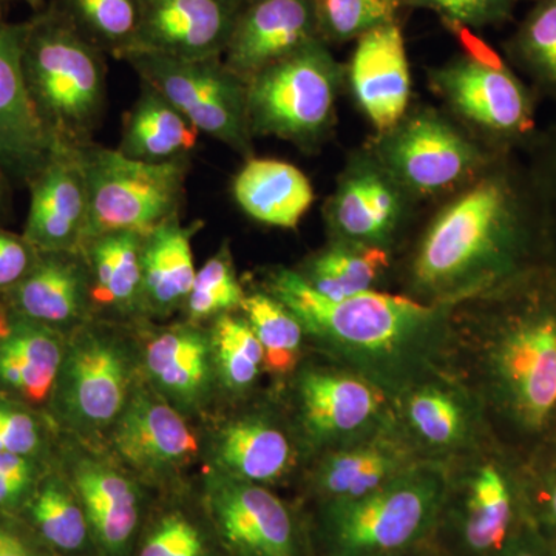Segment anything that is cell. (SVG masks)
<instances>
[{
    "label": "cell",
    "mask_w": 556,
    "mask_h": 556,
    "mask_svg": "<svg viewBox=\"0 0 556 556\" xmlns=\"http://www.w3.org/2000/svg\"><path fill=\"white\" fill-rule=\"evenodd\" d=\"M521 492L496 441L448 466L434 544L445 556H495L521 527Z\"/></svg>",
    "instance_id": "obj_9"
},
{
    "label": "cell",
    "mask_w": 556,
    "mask_h": 556,
    "mask_svg": "<svg viewBox=\"0 0 556 556\" xmlns=\"http://www.w3.org/2000/svg\"><path fill=\"white\" fill-rule=\"evenodd\" d=\"M548 547H551V551L554 552V555L556 556V530L555 532H552V540L551 543H548Z\"/></svg>",
    "instance_id": "obj_53"
},
{
    "label": "cell",
    "mask_w": 556,
    "mask_h": 556,
    "mask_svg": "<svg viewBox=\"0 0 556 556\" xmlns=\"http://www.w3.org/2000/svg\"><path fill=\"white\" fill-rule=\"evenodd\" d=\"M199 225L178 218L152 230L142 241V308L167 314L185 305L195 280L192 239Z\"/></svg>",
    "instance_id": "obj_30"
},
{
    "label": "cell",
    "mask_w": 556,
    "mask_h": 556,
    "mask_svg": "<svg viewBox=\"0 0 556 556\" xmlns=\"http://www.w3.org/2000/svg\"><path fill=\"white\" fill-rule=\"evenodd\" d=\"M54 464L75 489L90 530L102 546L112 554L123 552L139 519V493L134 481L100 457L65 453L64 463Z\"/></svg>",
    "instance_id": "obj_26"
},
{
    "label": "cell",
    "mask_w": 556,
    "mask_h": 556,
    "mask_svg": "<svg viewBox=\"0 0 556 556\" xmlns=\"http://www.w3.org/2000/svg\"><path fill=\"white\" fill-rule=\"evenodd\" d=\"M139 556H204L203 536L189 518L174 511L153 527Z\"/></svg>",
    "instance_id": "obj_44"
},
{
    "label": "cell",
    "mask_w": 556,
    "mask_h": 556,
    "mask_svg": "<svg viewBox=\"0 0 556 556\" xmlns=\"http://www.w3.org/2000/svg\"><path fill=\"white\" fill-rule=\"evenodd\" d=\"M28 189L25 240L42 252H79L89 223V186L80 150L56 149Z\"/></svg>",
    "instance_id": "obj_21"
},
{
    "label": "cell",
    "mask_w": 556,
    "mask_h": 556,
    "mask_svg": "<svg viewBox=\"0 0 556 556\" xmlns=\"http://www.w3.org/2000/svg\"><path fill=\"white\" fill-rule=\"evenodd\" d=\"M391 420L420 463L448 467L496 441L484 402L448 367L391 399Z\"/></svg>",
    "instance_id": "obj_10"
},
{
    "label": "cell",
    "mask_w": 556,
    "mask_h": 556,
    "mask_svg": "<svg viewBox=\"0 0 556 556\" xmlns=\"http://www.w3.org/2000/svg\"><path fill=\"white\" fill-rule=\"evenodd\" d=\"M240 311L263 348L265 372L281 380L291 378L306 357L308 343L299 318L265 289L247 292Z\"/></svg>",
    "instance_id": "obj_35"
},
{
    "label": "cell",
    "mask_w": 556,
    "mask_h": 556,
    "mask_svg": "<svg viewBox=\"0 0 556 556\" xmlns=\"http://www.w3.org/2000/svg\"><path fill=\"white\" fill-rule=\"evenodd\" d=\"M13 321L14 313L10 308L9 300H7L5 294H0V340L9 334Z\"/></svg>",
    "instance_id": "obj_50"
},
{
    "label": "cell",
    "mask_w": 556,
    "mask_h": 556,
    "mask_svg": "<svg viewBox=\"0 0 556 556\" xmlns=\"http://www.w3.org/2000/svg\"><path fill=\"white\" fill-rule=\"evenodd\" d=\"M515 54L533 87L556 100V0H541L527 17Z\"/></svg>",
    "instance_id": "obj_38"
},
{
    "label": "cell",
    "mask_w": 556,
    "mask_h": 556,
    "mask_svg": "<svg viewBox=\"0 0 556 556\" xmlns=\"http://www.w3.org/2000/svg\"><path fill=\"white\" fill-rule=\"evenodd\" d=\"M448 467L420 463L367 495L317 504L320 556H404L437 533Z\"/></svg>",
    "instance_id": "obj_4"
},
{
    "label": "cell",
    "mask_w": 556,
    "mask_h": 556,
    "mask_svg": "<svg viewBox=\"0 0 556 556\" xmlns=\"http://www.w3.org/2000/svg\"><path fill=\"white\" fill-rule=\"evenodd\" d=\"M149 84L199 129L244 159H252L247 83L226 67L222 58L177 60L134 53L124 58Z\"/></svg>",
    "instance_id": "obj_12"
},
{
    "label": "cell",
    "mask_w": 556,
    "mask_h": 556,
    "mask_svg": "<svg viewBox=\"0 0 556 556\" xmlns=\"http://www.w3.org/2000/svg\"><path fill=\"white\" fill-rule=\"evenodd\" d=\"M113 448L139 473H169L199 453V442L179 409L155 390H131L113 424Z\"/></svg>",
    "instance_id": "obj_23"
},
{
    "label": "cell",
    "mask_w": 556,
    "mask_h": 556,
    "mask_svg": "<svg viewBox=\"0 0 556 556\" xmlns=\"http://www.w3.org/2000/svg\"><path fill=\"white\" fill-rule=\"evenodd\" d=\"M104 54L54 5L25 22V80L58 149L91 144L105 108Z\"/></svg>",
    "instance_id": "obj_5"
},
{
    "label": "cell",
    "mask_w": 556,
    "mask_h": 556,
    "mask_svg": "<svg viewBox=\"0 0 556 556\" xmlns=\"http://www.w3.org/2000/svg\"><path fill=\"white\" fill-rule=\"evenodd\" d=\"M144 364L153 390L177 409L201 407L217 379L211 338L193 325L153 336Z\"/></svg>",
    "instance_id": "obj_28"
},
{
    "label": "cell",
    "mask_w": 556,
    "mask_h": 556,
    "mask_svg": "<svg viewBox=\"0 0 556 556\" xmlns=\"http://www.w3.org/2000/svg\"><path fill=\"white\" fill-rule=\"evenodd\" d=\"M317 39L313 0H247L237 13L222 60L248 83Z\"/></svg>",
    "instance_id": "obj_22"
},
{
    "label": "cell",
    "mask_w": 556,
    "mask_h": 556,
    "mask_svg": "<svg viewBox=\"0 0 556 556\" xmlns=\"http://www.w3.org/2000/svg\"><path fill=\"white\" fill-rule=\"evenodd\" d=\"M244 295L247 292L237 277L232 255L225 244L197 270L185 305L190 320L201 321L240 311Z\"/></svg>",
    "instance_id": "obj_40"
},
{
    "label": "cell",
    "mask_w": 556,
    "mask_h": 556,
    "mask_svg": "<svg viewBox=\"0 0 556 556\" xmlns=\"http://www.w3.org/2000/svg\"><path fill=\"white\" fill-rule=\"evenodd\" d=\"M241 211L280 229H295L314 203L313 185L299 167L273 159H249L232 182Z\"/></svg>",
    "instance_id": "obj_29"
},
{
    "label": "cell",
    "mask_w": 556,
    "mask_h": 556,
    "mask_svg": "<svg viewBox=\"0 0 556 556\" xmlns=\"http://www.w3.org/2000/svg\"><path fill=\"white\" fill-rule=\"evenodd\" d=\"M532 283L457 305L447 367L482 399L492 430L540 437L556 420V292Z\"/></svg>",
    "instance_id": "obj_2"
},
{
    "label": "cell",
    "mask_w": 556,
    "mask_h": 556,
    "mask_svg": "<svg viewBox=\"0 0 556 556\" xmlns=\"http://www.w3.org/2000/svg\"><path fill=\"white\" fill-rule=\"evenodd\" d=\"M0 556H51V551L20 517L0 515Z\"/></svg>",
    "instance_id": "obj_47"
},
{
    "label": "cell",
    "mask_w": 556,
    "mask_h": 556,
    "mask_svg": "<svg viewBox=\"0 0 556 556\" xmlns=\"http://www.w3.org/2000/svg\"><path fill=\"white\" fill-rule=\"evenodd\" d=\"M130 361L123 345L97 329L67 338L64 361L46 413L58 428L93 433L108 428L131 393Z\"/></svg>",
    "instance_id": "obj_13"
},
{
    "label": "cell",
    "mask_w": 556,
    "mask_h": 556,
    "mask_svg": "<svg viewBox=\"0 0 556 556\" xmlns=\"http://www.w3.org/2000/svg\"><path fill=\"white\" fill-rule=\"evenodd\" d=\"M79 150L89 186L86 241L119 230L146 237L179 217L188 159L148 163L93 142Z\"/></svg>",
    "instance_id": "obj_8"
},
{
    "label": "cell",
    "mask_w": 556,
    "mask_h": 556,
    "mask_svg": "<svg viewBox=\"0 0 556 556\" xmlns=\"http://www.w3.org/2000/svg\"><path fill=\"white\" fill-rule=\"evenodd\" d=\"M369 152L412 199L464 188L495 156L431 108L408 110Z\"/></svg>",
    "instance_id": "obj_11"
},
{
    "label": "cell",
    "mask_w": 556,
    "mask_h": 556,
    "mask_svg": "<svg viewBox=\"0 0 556 556\" xmlns=\"http://www.w3.org/2000/svg\"><path fill=\"white\" fill-rule=\"evenodd\" d=\"M208 508L236 556H305L299 519L269 486L212 475Z\"/></svg>",
    "instance_id": "obj_16"
},
{
    "label": "cell",
    "mask_w": 556,
    "mask_h": 556,
    "mask_svg": "<svg viewBox=\"0 0 556 556\" xmlns=\"http://www.w3.org/2000/svg\"><path fill=\"white\" fill-rule=\"evenodd\" d=\"M263 289L299 318L317 354L364 376L390 399L448 365L456 306L379 289L331 300L289 268L270 269Z\"/></svg>",
    "instance_id": "obj_3"
},
{
    "label": "cell",
    "mask_w": 556,
    "mask_h": 556,
    "mask_svg": "<svg viewBox=\"0 0 556 556\" xmlns=\"http://www.w3.org/2000/svg\"><path fill=\"white\" fill-rule=\"evenodd\" d=\"M2 2H13V0H2ZM20 2H28L31 3V5H35V3H38L39 0H20Z\"/></svg>",
    "instance_id": "obj_54"
},
{
    "label": "cell",
    "mask_w": 556,
    "mask_h": 556,
    "mask_svg": "<svg viewBox=\"0 0 556 556\" xmlns=\"http://www.w3.org/2000/svg\"><path fill=\"white\" fill-rule=\"evenodd\" d=\"M515 0H405V3L437 11L445 24L482 28L506 20Z\"/></svg>",
    "instance_id": "obj_45"
},
{
    "label": "cell",
    "mask_w": 556,
    "mask_h": 556,
    "mask_svg": "<svg viewBox=\"0 0 556 556\" xmlns=\"http://www.w3.org/2000/svg\"><path fill=\"white\" fill-rule=\"evenodd\" d=\"M65 345L64 332L14 314L13 327L0 340V396L46 412Z\"/></svg>",
    "instance_id": "obj_27"
},
{
    "label": "cell",
    "mask_w": 556,
    "mask_h": 556,
    "mask_svg": "<svg viewBox=\"0 0 556 556\" xmlns=\"http://www.w3.org/2000/svg\"><path fill=\"white\" fill-rule=\"evenodd\" d=\"M431 86L460 118L506 148L535 130L532 91L507 65L457 58L431 72Z\"/></svg>",
    "instance_id": "obj_14"
},
{
    "label": "cell",
    "mask_w": 556,
    "mask_h": 556,
    "mask_svg": "<svg viewBox=\"0 0 556 556\" xmlns=\"http://www.w3.org/2000/svg\"><path fill=\"white\" fill-rule=\"evenodd\" d=\"M208 338L219 383L233 396H247L265 372V353L247 318L222 314Z\"/></svg>",
    "instance_id": "obj_36"
},
{
    "label": "cell",
    "mask_w": 556,
    "mask_h": 556,
    "mask_svg": "<svg viewBox=\"0 0 556 556\" xmlns=\"http://www.w3.org/2000/svg\"><path fill=\"white\" fill-rule=\"evenodd\" d=\"M345 73L321 39L262 70L247 83L252 137L317 148L334 126Z\"/></svg>",
    "instance_id": "obj_6"
},
{
    "label": "cell",
    "mask_w": 556,
    "mask_h": 556,
    "mask_svg": "<svg viewBox=\"0 0 556 556\" xmlns=\"http://www.w3.org/2000/svg\"><path fill=\"white\" fill-rule=\"evenodd\" d=\"M287 383L285 409L309 463L391 420V399L379 387L321 354L303 358Z\"/></svg>",
    "instance_id": "obj_7"
},
{
    "label": "cell",
    "mask_w": 556,
    "mask_h": 556,
    "mask_svg": "<svg viewBox=\"0 0 556 556\" xmlns=\"http://www.w3.org/2000/svg\"><path fill=\"white\" fill-rule=\"evenodd\" d=\"M240 7L237 0H139L137 42L129 54L223 58Z\"/></svg>",
    "instance_id": "obj_19"
},
{
    "label": "cell",
    "mask_w": 556,
    "mask_h": 556,
    "mask_svg": "<svg viewBox=\"0 0 556 556\" xmlns=\"http://www.w3.org/2000/svg\"><path fill=\"white\" fill-rule=\"evenodd\" d=\"M258 405L223 424L214 441L218 473L273 486L305 471L309 457L287 409Z\"/></svg>",
    "instance_id": "obj_17"
},
{
    "label": "cell",
    "mask_w": 556,
    "mask_h": 556,
    "mask_svg": "<svg viewBox=\"0 0 556 556\" xmlns=\"http://www.w3.org/2000/svg\"><path fill=\"white\" fill-rule=\"evenodd\" d=\"M346 75L354 100L379 134L393 129L407 115L412 72L397 22L357 39Z\"/></svg>",
    "instance_id": "obj_24"
},
{
    "label": "cell",
    "mask_w": 556,
    "mask_h": 556,
    "mask_svg": "<svg viewBox=\"0 0 556 556\" xmlns=\"http://www.w3.org/2000/svg\"><path fill=\"white\" fill-rule=\"evenodd\" d=\"M42 409L0 396V453L53 460V428Z\"/></svg>",
    "instance_id": "obj_41"
},
{
    "label": "cell",
    "mask_w": 556,
    "mask_h": 556,
    "mask_svg": "<svg viewBox=\"0 0 556 556\" xmlns=\"http://www.w3.org/2000/svg\"><path fill=\"white\" fill-rule=\"evenodd\" d=\"M544 239L526 170L493 156L477 177L437 212L405 268V294L457 306L530 276Z\"/></svg>",
    "instance_id": "obj_1"
},
{
    "label": "cell",
    "mask_w": 556,
    "mask_h": 556,
    "mask_svg": "<svg viewBox=\"0 0 556 556\" xmlns=\"http://www.w3.org/2000/svg\"><path fill=\"white\" fill-rule=\"evenodd\" d=\"M541 517L551 527L552 532L556 530V464L551 475L544 479L543 490L540 496Z\"/></svg>",
    "instance_id": "obj_49"
},
{
    "label": "cell",
    "mask_w": 556,
    "mask_h": 556,
    "mask_svg": "<svg viewBox=\"0 0 556 556\" xmlns=\"http://www.w3.org/2000/svg\"><path fill=\"white\" fill-rule=\"evenodd\" d=\"M16 316L64 332L83 320L90 280L80 252H39L28 276L5 294Z\"/></svg>",
    "instance_id": "obj_25"
},
{
    "label": "cell",
    "mask_w": 556,
    "mask_h": 556,
    "mask_svg": "<svg viewBox=\"0 0 556 556\" xmlns=\"http://www.w3.org/2000/svg\"><path fill=\"white\" fill-rule=\"evenodd\" d=\"M89 42L123 61L134 50L139 0H56L53 3Z\"/></svg>",
    "instance_id": "obj_37"
},
{
    "label": "cell",
    "mask_w": 556,
    "mask_h": 556,
    "mask_svg": "<svg viewBox=\"0 0 556 556\" xmlns=\"http://www.w3.org/2000/svg\"><path fill=\"white\" fill-rule=\"evenodd\" d=\"M200 131L160 91L141 80V93L124 121L119 152L131 160L166 163L186 159Z\"/></svg>",
    "instance_id": "obj_31"
},
{
    "label": "cell",
    "mask_w": 556,
    "mask_h": 556,
    "mask_svg": "<svg viewBox=\"0 0 556 556\" xmlns=\"http://www.w3.org/2000/svg\"><path fill=\"white\" fill-rule=\"evenodd\" d=\"M324 42H345L394 24L405 0H313Z\"/></svg>",
    "instance_id": "obj_39"
},
{
    "label": "cell",
    "mask_w": 556,
    "mask_h": 556,
    "mask_svg": "<svg viewBox=\"0 0 556 556\" xmlns=\"http://www.w3.org/2000/svg\"><path fill=\"white\" fill-rule=\"evenodd\" d=\"M495 556H555L546 541L529 527H519L517 533Z\"/></svg>",
    "instance_id": "obj_48"
},
{
    "label": "cell",
    "mask_w": 556,
    "mask_h": 556,
    "mask_svg": "<svg viewBox=\"0 0 556 556\" xmlns=\"http://www.w3.org/2000/svg\"><path fill=\"white\" fill-rule=\"evenodd\" d=\"M24 35L25 22H9L0 11V166L11 179L28 186L58 148L25 80Z\"/></svg>",
    "instance_id": "obj_18"
},
{
    "label": "cell",
    "mask_w": 556,
    "mask_h": 556,
    "mask_svg": "<svg viewBox=\"0 0 556 556\" xmlns=\"http://www.w3.org/2000/svg\"><path fill=\"white\" fill-rule=\"evenodd\" d=\"M540 215L543 237H556V121L532 144L526 169Z\"/></svg>",
    "instance_id": "obj_42"
},
{
    "label": "cell",
    "mask_w": 556,
    "mask_h": 556,
    "mask_svg": "<svg viewBox=\"0 0 556 556\" xmlns=\"http://www.w3.org/2000/svg\"><path fill=\"white\" fill-rule=\"evenodd\" d=\"M412 200L369 150L357 153L325 206L329 237L391 251Z\"/></svg>",
    "instance_id": "obj_15"
},
{
    "label": "cell",
    "mask_w": 556,
    "mask_h": 556,
    "mask_svg": "<svg viewBox=\"0 0 556 556\" xmlns=\"http://www.w3.org/2000/svg\"><path fill=\"white\" fill-rule=\"evenodd\" d=\"M243 2H247V0H243Z\"/></svg>",
    "instance_id": "obj_56"
},
{
    "label": "cell",
    "mask_w": 556,
    "mask_h": 556,
    "mask_svg": "<svg viewBox=\"0 0 556 556\" xmlns=\"http://www.w3.org/2000/svg\"><path fill=\"white\" fill-rule=\"evenodd\" d=\"M10 177L3 167L0 166V214L5 211L7 203H9V189Z\"/></svg>",
    "instance_id": "obj_51"
},
{
    "label": "cell",
    "mask_w": 556,
    "mask_h": 556,
    "mask_svg": "<svg viewBox=\"0 0 556 556\" xmlns=\"http://www.w3.org/2000/svg\"><path fill=\"white\" fill-rule=\"evenodd\" d=\"M391 266V251L329 240L298 269L314 291L331 300L375 291Z\"/></svg>",
    "instance_id": "obj_34"
},
{
    "label": "cell",
    "mask_w": 556,
    "mask_h": 556,
    "mask_svg": "<svg viewBox=\"0 0 556 556\" xmlns=\"http://www.w3.org/2000/svg\"><path fill=\"white\" fill-rule=\"evenodd\" d=\"M20 518L51 552L83 551L90 526L75 489L51 460Z\"/></svg>",
    "instance_id": "obj_33"
},
{
    "label": "cell",
    "mask_w": 556,
    "mask_h": 556,
    "mask_svg": "<svg viewBox=\"0 0 556 556\" xmlns=\"http://www.w3.org/2000/svg\"><path fill=\"white\" fill-rule=\"evenodd\" d=\"M51 460L0 453V515L20 517Z\"/></svg>",
    "instance_id": "obj_43"
},
{
    "label": "cell",
    "mask_w": 556,
    "mask_h": 556,
    "mask_svg": "<svg viewBox=\"0 0 556 556\" xmlns=\"http://www.w3.org/2000/svg\"><path fill=\"white\" fill-rule=\"evenodd\" d=\"M237 2L243 3V0H237Z\"/></svg>",
    "instance_id": "obj_55"
},
{
    "label": "cell",
    "mask_w": 556,
    "mask_h": 556,
    "mask_svg": "<svg viewBox=\"0 0 556 556\" xmlns=\"http://www.w3.org/2000/svg\"><path fill=\"white\" fill-rule=\"evenodd\" d=\"M39 252L22 233L17 236L0 226V294H7L28 276Z\"/></svg>",
    "instance_id": "obj_46"
},
{
    "label": "cell",
    "mask_w": 556,
    "mask_h": 556,
    "mask_svg": "<svg viewBox=\"0 0 556 556\" xmlns=\"http://www.w3.org/2000/svg\"><path fill=\"white\" fill-rule=\"evenodd\" d=\"M142 241L130 230L102 233L84 243L90 300L102 308H142Z\"/></svg>",
    "instance_id": "obj_32"
},
{
    "label": "cell",
    "mask_w": 556,
    "mask_h": 556,
    "mask_svg": "<svg viewBox=\"0 0 556 556\" xmlns=\"http://www.w3.org/2000/svg\"><path fill=\"white\" fill-rule=\"evenodd\" d=\"M420 464L393 420L368 437L314 457L303 471L316 504L353 500Z\"/></svg>",
    "instance_id": "obj_20"
},
{
    "label": "cell",
    "mask_w": 556,
    "mask_h": 556,
    "mask_svg": "<svg viewBox=\"0 0 556 556\" xmlns=\"http://www.w3.org/2000/svg\"><path fill=\"white\" fill-rule=\"evenodd\" d=\"M404 556H445L433 543L427 544V546L417 548V551L412 552V554H407Z\"/></svg>",
    "instance_id": "obj_52"
}]
</instances>
